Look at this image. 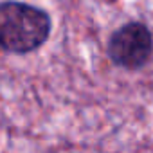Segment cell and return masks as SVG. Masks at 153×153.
I'll list each match as a JSON object with an SVG mask.
<instances>
[{"mask_svg": "<svg viewBox=\"0 0 153 153\" xmlns=\"http://www.w3.org/2000/svg\"><path fill=\"white\" fill-rule=\"evenodd\" d=\"M52 33L47 9L24 0H0V51L27 56L42 49Z\"/></svg>", "mask_w": 153, "mask_h": 153, "instance_id": "cell-1", "label": "cell"}, {"mask_svg": "<svg viewBox=\"0 0 153 153\" xmlns=\"http://www.w3.org/2000/svg\"><path fill=\"white\" fill-rule=\"evenodd\" d=\"M106 56L112 65L137 72L144 68L153 56V33L148 24L130 20L117 27L106 42Z\"/></svg>", "mask_w": 153, "mask_h": 153, "instance_id": "cell-2", "label": "cell"}, {"mask_svg": "<svg viewBox=\"0 0 153 153\" xmlns=\"http://www.w3.org/2000/svg\"><path fill=\"white\" fill-rule=\"evenodd\" d=\"M106 2H108V4H112V2H115V0H106Z\"/></svg>", "mask_w": 153, "mask_h": 153, "instance_id": "cell-3", "label": "cell"}]
</instances>
